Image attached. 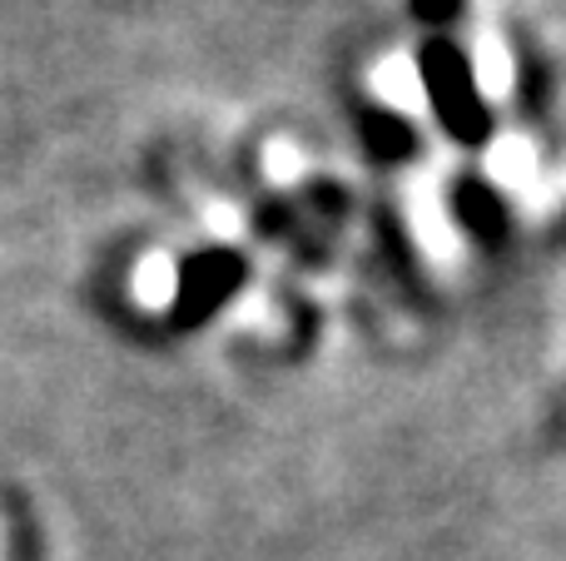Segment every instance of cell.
I'll return each instance as SVG.
<instances>
[{
	"label": "cell",
	"mask_w": 566,
	"mask_h": 561,
	"mask_svg": "<svg viewBox=\"0 0 566 561\" xmlns=\"http://www.w3.org/2000/svg\"><path fill=\"white\" fill-rule=\"evenodd\" d=\"M422 85H428L432 109H438L442 129H448L452 139H462V145L488 139L492 115H488V105H482V89H478V80H472L468 55H462L452 40H432V45L422 50Z\"/></svg>",
	"instance_id": "1"
},
{
	"label": "cell",
	"mask_w": 566,
	"mask_h": 561,
	"mask_svg": "<svg viewBox=\"0 0 566 561\" xmlns=\"http://www.w3.org/2000/svg\"><path fill=\"white\" fill-rule=\"evenodd\" d=\"M458 214L482 244H497L502 229H507V209H502V199L492 194L488 184H462L458 189Z\"/></svg>",
	"instance_id": "2"
},
{
	"label": "cell",
	"mask_w": 566,
	"mask_h": 561,
	"mask_svg": "<svg viewBox=\"0 0 566 561\" xmlns=\"http://www.w3.org/2000/svg\"><path fill=\"white\" fill-rule=\"evenodd\" d=\"M363 135H368V149L378 159H408L412 155V129H408V119H398L392 109H378L373 105L368 115H363Z\"/></svg>",
	"instance_id": "3"
},
{
	"label": "cell",
	"mask_w": 566,
	"mask_h": 561,
	"mask_svg": "<svg viewBox=\"0 0 566 561\" xmlns=\"http://www.w3.org/2000/svg\"><path fill=\"white\" fill-rule=\"evenodd\" d=\"M458 10H462V0H412V15L428 20V25H448Z\"/></svg>",
	"instance_id": "4"
}]
</instances>
